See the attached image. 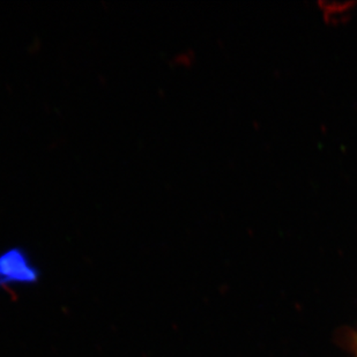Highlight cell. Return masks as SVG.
Masks as SVG:
<instances>
[{
	"label": "cell",
	"instance_id": "6da1fadb",
	"mask_svg": "<svg viewBox=\"0 0 357 357\" xmlns=\"http://www.w3.org/2000/svg\"><path fill=\"white\" fill-rule=\"evenodd\" d=\"M38 275L24 250L14 248L0 255V287L31 284L38 281Z\"/></svg>",
	"mask_w": 357,
	"mask_h": 357
}]
</instances>
